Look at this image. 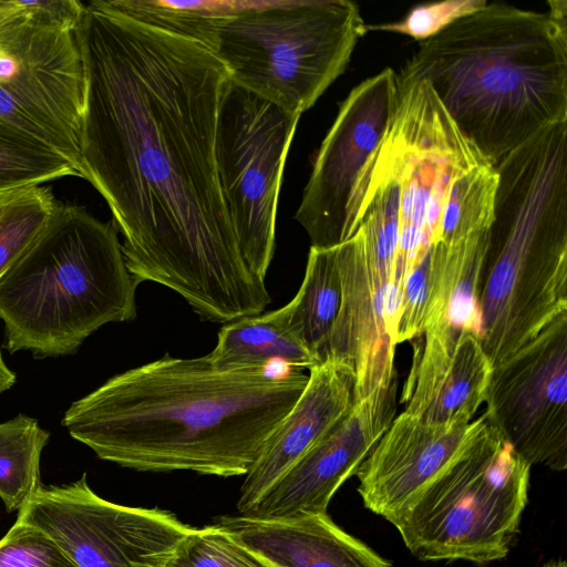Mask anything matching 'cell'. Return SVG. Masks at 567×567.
I'll return each mask as SVG.
<instances>
[{
	"label": "cell",
	"mask_w": 567,
	"mask_h": 567,
	"mask_svg": "<svg viewBox=\"0 0 567 567\" xmlns=\"http://www.w3.org/2000/svg\"><path fill=\"white\" fill-rule=\"evenodd\" d=\"M309 371L302 393L245 475L237 501L240 515L247 513L354 404L355 377L349 364L329 359Z\"/></svg>",
	"instance_id": "cell-17"
},
{
	"label": "cell",
	"mask_w": 567,
	"mask_h": 567,
	"mask_svg": "<svg viewBox=\"0 0 567 567\" xmlns=\"http://www.w3.org/2000/svg\"><path fill=\"white\" fill-rule=\"evenodd\" d=\"M167 567V566H166Z\"/></svg>",
	"instance_id": "cell-34"
},
{
	"label": "cell",
	"mask_w": 567,
	"mask_h": 567,
	"mask_svg": "<svg viewBox=\"0 0 567 567\" xmlns=\"http://www.w3.org/2000/svg\"><path fill=\"white\" fill-rule=\"evenodd\" d=\"M167 567H272L216 525L192 528Z\"/></svg>",
	"instance_id": "cell-25"
},
{
	"label": "cell",
	"mask_w": 567,
	"mask_h": 567,
	"mask_svg": "<svg viewBox=\"0 0 567 567\" xmlns=\"http://www.w3.org/2000/svg\"><path fill=\"white\" fill-rule=\"evenodd\" d=\"M1 1V0H0Z\"/></svg>",
	"instance_id": "cell-33"
},
{
	"label": "cell",
	"mask_w": 567,
	"mask_h": 567,
	"mask_svg": "<svg viewBox=\"0 0 567 567\" xmlns=\"http://www.w3.org/2000/svg\"><path fill=\"white\" fill-rule=\"evenodd\" d=\"M545 567H566V564L565 563H556V564L547 565Z\"/></svg>",
	"instance_id": "cell-32"
},
{
	"label": "cell",
	"mask_w": 567,
	"mask_h": 567,
	"mask_svg": "<svg viewBox=\"0 0 567 567\" xmlns=\"http://www.w3.org/2000/svg\"><path fill=\"white\" fill-rule=\"evenodd\" d=\"M49 437L24 414L0 423V498L7 512L21 511L41 488L40 456Z\"/></svg>",
	"instance_id": "cell-22"
},
{
	"label": "cell",
	"mask_w": 567,
	"mask_h": 567,
	"mask_svg": "<svg viewBox=\"0 0 567 567\" xmlns=\"http://www.w3.org/2000/svg\"><path fill=\"white\" fill-rule=\"evenodd\" d=\"M486 0H446L413 7L401 20L382 24H367V32L389 31L424 41L437 34L451 23L482 9Z\"/></svg>",
	"instance_id": "cell-27"
},
{
	"label": "cell",
	"mask_w": 567,
	"mask_h": 567,
	"mask_svg": "<svg viewBox=\"0 0 567 567\" xmlns=\"http://www.w3.org/2000/svg\"><path fill=\"white\" fill-rule=\"evenodd\" d=\"M58 202L50 187L39 185L0 196V278L42 230Z\"/></svg>",
	"instance_id": "cell-24"
},
{
	"label": "cell",
	"mask_w": 567,
	"mask_h": 567,
	"mask_svg": "<svg viewBox=\"0 0 567 567\" xmlns=\"http://www.w3.org/2000/svg\"><path fill=\"white\" fill-rule=\"evenodd\" d=\"M547 11L485 7L421 41L400 73L426 80L457 127L495 166L567 122V1Z\"/></svg>",
	"instance_id": "cell-3"
},
{
	"label": "cell",
	"mask_w": 567,
	"mask_h": 567,
	"mask_svg": "<svg viewBox=\"0 0 567 567\" xmlns=\"http://www.w3.org/2000/svg\"><path fill=\"white\" fill-rule=\"evenodd\" d=\"M0 567H78L40 529L16 520L0 539Z\"/></svg>",
	"instance_id": "cell-26"
},
{
	"label": "cell",
	"mask_w": 567,
	"mask_h": 567,
	"mask_svg": "<svg viewBox=\"0 0 567 567\" xmlns=\"http://www.w3.org/2000/svg\"><path fill=\"white\" fill-rule=\"evenodd\" d=\"M484 413L530 466L567 467V312L493 368Z\"/></svg>",
	"instance_id": "cell-11"
},
{
	"label": "cell",
	"mask_w": 567,
	"mask_h": 567,
	"mask_svg": "<svg viewBox=\"0 0 567 567\" xmlns=\"http://www.w3.org/2000/svg\"><path fill=\"white\" fill-rule=\"evenodd\" d=\"M16 382V374L7 367L0 351V393L10 389Z\"/></svg>",
	"instance_id": "cell-30"
},
{
	"label": "cell",
	"mask_w": 567,
	"mask_h": 567,
	"mask_svg": "<svg viewBox=\"0 0 567 567\" xmlns=\"http://www.w3.org/2000/svg\"><path fill=\"white\" fill-rule=\"evenodd\" d=\"M529 473L530 465L486 423L455 460L388 520L417 559L475 564L502 559L518 530Z\"/></svg>",
	"instance_id": "cell-7"
},
{
	"label": "cell",
	"mask_w": 567,
	"mask_h": 567,
	"mask_svg": "<svg viewBox=\"0 0 567 567\" xmlns=\"http://www.w3.org/2000/svg\"><path fill=\"white\" fill-rule=\"evenodd\" d=\"M17 520L47 534L78 567H166L193 528L167 511L103 499L85 474L41 486Z\"/></svg>",
	"instance_id": "cell-10"
},
{
	"label": "cell",
	"mask_w": 567,
	"mask_h": 567,
	"mask_svg": "<svg viewBox=\"0 0 567 567\" xmlns=\"http://www.w3.org/2000/svg\"><path fill=\"white\" fill-rule=\"evenodd\" d=\"M17 6L0 25V122L61 154L83 178L85 69L78 29L48 24Z\"/></svg>",
	"instance_id": "cell-8"
},
{
	"label": "cell",
	"mask_w": 567,
	"mask_h": 567,
	"mask_svg": "<svg viewBox=\"0 0 567 567\" xmlns=\"http://www.w3.org/2000/svg\"><path fill=\"white\" fill-rule=\"evenodd\" d=\"M431 250L405 276L400 305L396 343L411 341L424 333L430 300Z\"/></svg>",
	"instance_id": "cell-28"
},
{
	"label": "cell",
	"mask_w": 567,
	"mask_h": 567,
	"mask_svg": "<svg viewBox=\"0 0 567 567\" xmlns=\"http://www.w3.org/2000/svg\"><path fill=\"white\" fill-rule=\"evenodd\" d=\"M18 6L16 0H1L0 1V25L16 11Z\"/></svg>",
	"instance_id": "cell-31"
},
{
	"label": "cell",
	"mask_w": 567,
	"mask_h": 567,
	"mask_svg": "<svg viewBox=\"0 0 567 567\" xmlns=\"http://www.w3.org/2000/svg\"><path fill=\"white\" fill-rule=\"evenodd\" d=\"M207 358L216 369L224 371L269 367L274 362L296 370L317 365L310 352L289 330L284 307L224 324L217 344Z\"/></svg>",
	"instance_id": "cell-20"
},
{
	"label": "cell",
	"mask_w": 567,
	"mask_h": 567,
	"mask_svg": "<svg viewBox=\"0 0 567 567\" xmlns=\"http://www.w3.org/2000/svg\"><path fill=\"white\" fill-rule=\"evenodd\" d=\"M365 33L349 0L237 2L215 19L208 49L234 84L301 116L344 73Z\"/></svg>",
	"instance_id": "cell-6"
},
{
	"label": "cell",
	"mask_w": 567,
	"mask_h": 567,
	"mask_svg": "<svg viewBox=\"0 0 567 567\" xmlns=\"http://www.w3.org/2000/svg\"><path fill=\"white\" fill-rule=\"evenodd\" d=\"M137 281L111 219L58 202L38 236L0 278L3 347L34 357L74 353L110 322L135 319Z\"/></svg>",
	"instance_id": "cell-5"
},
{
	"label": "cell",
	"mask_w": 567,
	"mask_h": 567,
	"mask_svg": "<svg viewBox=\"0 0 567 567\" xmlns=\"http://www.w3.org/2000/svg\"><path fill=\"white\" fill-rule=\"evenodd\" d=\"M489 235L491 231L458 245L440 243L432 247L425 330H465L480 339V296Z\"/></svg>",
	"instance_id": "cell-19"
},
{
	"label": "cell",
	"mask_w": 567,
	"mask_h": 567,
	"mask_svg": "<svg viewBox=\"0 0 567 567\" xmlns=\"http://www.w3.org/2000/svg\"><path fill=\"white\" fill-rule=\"evenodd\" d=\"M299 118L231 81L219 107L220 187L244 261L262 280L275 251L282 173Z\"/></svg>",
	"instance_id": "cell-9"
},
{
	"label": "cell",
	"mask_w": 567,
	"mask_h": 567,
	"mask_svg": "<svg viewBox=\"0 0 567 567\" xmlns=\"http://www.w3.org/2000/svg\"><path fill=\"white\" fill-rule=\"evenodd\" d=\"M17 3L48 24L71 30L79 28L85 9V4L76 0H17Z\"/></svg>",
	"instance_id": "cell-29"
},
{
	"label": "cell",
	"mask_w": 567,
	"mask_h": 567,
	"mask_svg": "<svg viewBox=\"0 0 567 567\" xmlns=\"http://www.w3.org/2000/svg\"><path fill=\"white\" fill-rule=\"evenodd\" d=\"M80 174L61 154L0 122V196Z\"/></svg>",
	"instance_id": "cell-23"
},
{
	"label": "cell",
	"mask_w": 567,
	"mask_h": 567,
	"mask_svg": "<svg viewBox=\"0 0 567 567\" xmlns=\"http://www.w3.org/2000/svg\"><path fill=\"white\" fill-rule=\"evenodd\" d=\"M485 415L467 424H431L402 412L354 474L364 506L386 520L455 460L482 432Z\"/></svg>",
	"instance_id": "cell-15"
},
{
	"label": "cell",
	"mask_w": 567,
	"mask_h": 567,
	"mask_svg": "<svg viewBox=\"0 0 567 567\" xmlns=\"http://www.w3.org/2000/svg\"><path fill=\"white\" fill-rule=\"evenodd\" d=\"M480 341L493 368L567 312V122L497 164Z\"/></svg>",
	"instance_id": "cell-4"
},
{
	"label": "cell",
	"mask_w": 567,
	"mask_h": 567,
	"mask_svg": "<svg viewBox=\"0 0 567 567\" xmlns=\"http://www.w3.org/2000/svg\"><path fill=\"white\" fill-rule=\"evenodd\" d=\"M307 382L295 369L224 371L207 355L165 354L73 402L62 425L123 467L246 475Z\"/></svg>",
	"instance_id": "cell-2"
},
{
	"label": "cell",
	"mask_w": 567,
	"mask_h": 567,
	"mask_svg": "<svg viewBox=\"0 0 567 567\" xmlns=\"http://www.w3.org/2000/svg\"><path fill=\"white\" fill-rule=\"evenodd\" d=\"M214 525L272 567H391L328 514L284 520L220 516Z\"/></svg>",
	"instance_id": "cell-18"
},
{
	"label": "cell",
	"mask_w": 567,
	"mask_h": 567,
	"mask_svg": "<svg viewBox=\"0 0 567 567\" xmlns=\"http://www.w3.org/2000/svg\"><path fill=\"white\" fill-rule=\"evenodd\" d=\"M396 408V380L354 402L350 411L284 475L244 516L264 520L327 514L330 499L354 474L390 427Z\"/></svg>",
	"instance_id": "cell-13"
},
{
	"label": "cell",
	"mask_w": 567,
	"mask_h": 567,
	"mask_svg": "<svg viewBox=\"0 0 567 567\" xmlns=\"http://www.w3.org/2000/svg\"><path fill=\"white\" fill-rule=\"evenodd\" d=\"M398 100V73L385 68L354 86L316 155L295 218L311 247L342 243L350 193L363 165L378 147Z\"/></svg>",
	"instance_id": "cell-12"
},
{
	"label": "cell",
	"mask_w": 567,
	"mask_h": 567,
	"mask_svg": "<svg viewBox=\"0 0 567 567\" xmlns=\"http://www.w3.org/2000/svg\"><path fill=\"white\" fill-rule=\"evenodd\" d=\"M341 303V281L333 247H310L302 284L284 306L288 328L317 364Z\"/></svg>",
	"instance_id": "cell-21"
},
{
	"label": "cell",
	"mask_w": 567,
	"mask_h": 567,
	"mask_svg": "<svg viewBox=\"0 0 567 567\" xmlns=\"http://www.w3.org/2000/svg\"><path fill=\"white\" fill-rule=\"evenodd\" d=\"M341 281V303L320 363L333 359L349 364L355 377L354 402L395 380V336L386 315L388 280L354 231L333 247Z\"/></svg>",
	"instance_id": "cell-14"
},
{
	"label": "cell",
	"mask_w": 567,
	"mask_h": 567,
	"mask_svg": "<svg viewBox=\"0 0 567 567\" xmlns=\"http://www.w3.org/2000/svg\"><path fill=\"white\" fill-rule=\"evenodd\" d=\"M76 32L83 178L112 213L130 274L174 290L207 321L261 313L271 299L240 254L217 168L227 69L198 41L110 0L85 4Z\"/></svg>",
	"instance_id": "cell-1"
},
{
	"label": "cell",
	"mask_w": 567,
	"mask_h": 567,
	"mask_svg": "<svg viewBox=\"0 0 567 567\" xmlns=\"http://www.w3.org/2000/svg\"><path fill=\"white\" fill-rule=\"evenodd\" d=\"M414 343L401 403L431 424H467L486 400L493 365L478 337L451 328L426 329Z\"/></svg>",
	"instance_id": "cell-16"
}]
</instances>
